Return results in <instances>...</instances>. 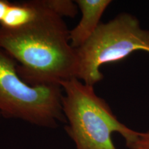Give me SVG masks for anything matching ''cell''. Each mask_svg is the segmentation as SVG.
I'll return each instance as SVG.
<instances>
[{
    "label": "cell",
    "mask_w": 149,
    "mask_h": 149,
    "mask_svg": "<svg viewBox=\"0 0 149 149\" xmlns=\"http://www.w3.org/2000/svg\"><path fill=\"white\" fill-rule=\"evenodd\" d=\"M1 117V113H0V117Z\"/></svg>",
    "instance_id": "10"
},
{
    "label": "cell",
    "mask_w": 149,
    "mask_h": 149,
    "mask_svg": "<svg viewBox=\"0 0 149 149\" xmlns=\"http://www.w3.org/2000/svg\"><path fill=\"white\" fill-rule=\"evenodd\" d=\"M37 0L10 3L6 14L1 21V27L7 29H19L31 24L38 13Z\"/></svg>",
    "instance_id": "6"
},
{
    "label": "cell",
    "mask_w": 149,
    "mask_h": 149,
    "mask_svg": "<svg viewBox=\"0 0 149 149\" xmlns=\"http://www.w3.org/2000/svg\"><path fill=\"white\" fill-rule=\"evenodd\" d=\"M17 63L0 48V113L40 127L54 128L66 123L59 85L33 86L20 77Z\"/></svg>",
    "instance_id": "3"
},
{
    "label": "cell",
    "mask_w": 149,
    "mask_h": 149,
    "mask_svg": "<svg viewBox=\"0 0 149 149\" xmlns=\"http://www.w3.org/2000/svg\"><path fill=\"white\" fill-rule=\"evenodd\" d=\"M77 50V79L93 86L104 79L102 66L127 58L137 51L149 53V30L142 29L139 19L121 13L100 24L86 42Z\"/></svg>",
    "instance_id": "4"
},
{
    "label": "cell",
    "mask_w": 149,
    "mask_h": 149,
    "mask_svg": "<svg viewBox=\"0 0 149 149\" xmlns=\"http://www.w3.org/2000/svg\"><path fill=\"white\" fill-rule=\"evenodd\" d=\"M81 17L78 24L69 31V40L74 49L83 46L94 34L105 10L112 3L111 0H76Z\"/></svg>",
    "instance_id": "5"
},
{
    "label": "cell",
    "mask_w": 149,
    "mask_h": 149,
    "mask_svg": "<svg viewBox=\"0 0 149 149\" xmlns=\"http://www.w3.org/2000/svg\"><path fill=\"white\" fill-rule=\"evenodd\" d=\"M37 2L38 13L31 24L14 30L0 26V48L17 61L18 73L28 84L60 86L77 77V50L64 19L44 0Z\"/></svg>",
    "instance_id": "1"
},
{
    "label": "cell",
    "mask_w": 149,
    "mask_h": 149,
    "mask_svg": "<svg viewBox=\"0 0 149 149\" xmlns=\"http://www.w3.org/2000/svg\"><path fill=\"white\" fill-rule=\"evenodd\" d=\"M44 2L48 8L62 18H74L79 9L75 1L71 0H44Z\"/></svg>",
    "instance_id": "7"
},
{
    "label": "cell",
    "mask_w": 149,
    "mask_h": 149,
    "mask_svg": "<svg viewBox=\"0 0 149 149\" xmlns=\"http://www.w3.org/2000/svg\"><path fill=\"white\" fill-rule=\"evenodd\" d=\"M128 148L149 149V130L146 132H139L136 139Z\"/></svg>",
    "instance_id": "8"
},
{
    "label": "cell",
    "mask_w": 149,
    "mask_h": 149,
    "mask_svg": "<svg viewBox=\"0 0 149 149\" xmlns=\"http://www.w3.org/2000/svg\"><path fill=\"white\" fill-rule=\"evenodd\" d=\"M10 3V1H6V0H0V23L3 19L6 14Z\"/></svg>",
    "instance_id": "9"
},
{
    "label": "cell",
    "mask_w": 149,
    "mask_h": 149,
    "mask_svg": "<svg viewBox=\"0 0 149 149\" xmlns=\"http://www.w3.org/2000/svg\"><path fill=\"white\" fill-rule=\"evenodd\" d=\"M63 91L62 111L66 118V131L76 149H117L112 135L118 133L129 148L138 131L123 124L94 87L77 78L60 84Z\"/></svg>",
    "instance_id": "2"
}]
</instances>
